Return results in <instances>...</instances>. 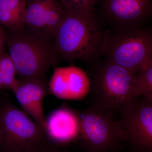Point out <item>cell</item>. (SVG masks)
<instances>
[{"label":"cell","mask_w":152,"mask_h":152,"mask_svg":"<svg viewBox=\"0 0 152 152\" xmlns=\"http://www.w3.org/2000/svg\"><path fill=\"white\" fill-rule=\"evenodd\" d=\"M40 152H69L64 147L58 146L49 144L45 148Z\"/></svg>","instance_id":"ac0fdd59"},{"label":"cell","mask_w":152,"mask_h":152,"mask_svg":"<svg viewBox=\"0 0 152 152\" xmlns=\"http://www.w3.org/2000/svg\"><path fill=\"white\" fill-rule=\"evenodd\" d=\"M66 12L59 0H27L23 15L24 25L53 40Z\"/></svg>","instance_id":"ba28073f"},{"label":"cell","mask_w":152,"mask_h":152,"mask_svg":"<svg viewBox=\"0 0 152 152\" xmlns=\"http://www.w3.org/2000/svg\"><path fill=\"white\" fill-rule=\"evenodd\" d=\"M134 76L137 96L152 98V56L144 63Z\"/></svg>","instance_id":"9a60e30c"},{"label":"cell","mask_w":152,"mask_h":152,"mask_svg":"<svg viewBox=\"0 0 152 152\" xmlns=\"http://www.w3.org/2000/svg\"><path fill=\"white\" fill-rule=\"evenodd\" d=\"M64 8L71 13H93L96 0H59Z\"/></svg>","instance_id":"2e32d148"},{"label":"cell","mask_w":152,"mask_h":152,"mask_svg":"<svg viewBox=\"0 0 152 152\" xmlns=\"http://www.w3.org/2000/svg\"><path fill=\"white\" fill-rule=\"evenodd\" d=\"M105 12L123 29L139 28L152 13L151 0H103Z\"/></svg>","instance_id":"8fae6325"},{"label":"cell","mask_w":152,"mask_h":152,"mask_svg":"<svg viewBox=\"0 0 152 152\" xmlns=\"http://www.w3.org/2000/svg\"><path fill=\"white\" fill-rule=\"evenodd\" d=\"M80 113V130L79 140L87 152H116L124 143L119 120L90 105Z\"/></svg>","instance_id":"8992f818"},{"label":"cell","mask_w":152,"mask_h":152,"mask_svg":"<svg viewBox=\"0 0 152 152\" xmlns=\"http://www.w3.org/2000/svg\"><path fill=\"white\" fill-rule=\"evenodd\" d=\"M7 31L0 26V53L4 52L7 42Z\"/></svg>","instance_id":"e0dca14e"},{"label":"cell","mask_w":152,"mask_h":152,"mask_svg":"<svg viewBox=\"0 0 152 152\" xmlns=\"http://www.w3.org/2000/svg\"><path fill=\"white\" fill-rule=\"evenodd\" d=\"M121 116L124 144L137 151L152 152V98H138Z\"/></svg>","instance_id":"52a82bcc"},{"label":"cell","mask_w":152,"mask_h":152,"mask_svg":"<svg viewBox=\"0 0 152 152\" xmlns=\"http://www.w3.org/2000/svg\"><path fill=\"white\" fill-rule=\"evenodd\" d=\"M101 53L105 55L107 61L134 74L152 56L151 32L136 28L103 35Z\"/></svg>","instance_id":"5b68a950"},{"label":"cell","mask_w":152,"mask_h":152,"mask_svg":"<svg viewBox=\"0 0 152 152\" xmlns=\"http://www.w3.org/2000/svg\"><path fill=\"white\" fill-rule=\"evenodd\" d=\"M102 37L93 13L66 12L53 39L58 59L71 62L92 61L101 53Z\"/></svg>","instance_id":"3957f363"},{"label":"cell","mask_w":152,"mask_h":152,"mask_svg":"<svg viewBox=\"0 0 152 152\" xmlns=\"http://www.w3.org/2000/svg\"><path fill=\"white\" fill-rule=\"evenodd\" d=\"M0 131L4 152H40L49 144L45 129L13 104L0 110Z\"/></svg>","instance_id":"277c9868"},{"label":"cell","mask_w":152,"mask_h":152,"mask_svg":"<svg viewBox=\"0 0 152 152\" xmlns=\"http://www.w3.org/2000/svg\"><path fill=\"white\" fill-rule=\"evenodd\" d=\"M48 91L47 81L39 80H20L13 91L23 111L44 129L46 127V118L43 101Z\"/></svg>","instance_id":"7c38bea8"},{"label":"cell","mask_w":152,"mask_h":152,"mask_svg":"<svg viewBox=\"0 0 152 152\" xmlns=\"http://www.w3.org/2000/svg\"><path fill=\"white\" fill-rule=\"evenodd\" d=\"M80 130V113L65 106L53 111L46 118L47 138L55 145L64 147L79 139Z\"/></svg>","instance_id":"30bf717a"},{"label":"cell","mask_w":152,"mask_h":152,"mask_svg":"<svg viewBox=\"0 0 152 152\" xmlns=\"http://www.w3.org/2000/svg\"><path fill=\"white\" fill-rule=\"evenodd\" d=\"M1 131H0V147H1Z\"/></svg>","instance_id":"ffe728a7"},{"label":"cell","mask_w":152,"mask_h":152,"mask_svg":"<svg viewBox=\"0 0 152 152\" xmlns=\"http://www.w3.org/2000/svg\"><path fill=\"white\" fill-rule=\"evenodd\" d=\"M49 91L61 99L80 100L89 93V77L76 66L55 67L48 83Z\"/></svg>","instance_id":"9c48e42d"},{"label":"cell","mask_w":152,"mask_h":152,"mask_svg":"<svg viewBox=\"0 0 152 152\" xmlns=\"http://www.w3.org/2000/svg\"><path fill=\"white\" fill-rule=\"evenodd\" d=\"M16 70L9 54L0 53V89L13 91L20 83L15 77Z\"/></svg>","instance_id":"5bb4252c"},{"label":"cell","mask_w":152,"mask_h":152,"mask_svg":"<svg viewBox=\"0 0 152 152\" xmlns=\"http://www.w3.org/2000/svg\"><path fill=\"white\" fill-rule=\"evenodd\" d=\"M116 152H140L138 151H134V150H132L130 148H129L128 150H123V147L121 148L120 149L118 150Z\"/></svg>","instance_id":"d6986e66"},{"label":"cell","mask_w":152,"mask_h":152,"mask_svg":"<svg viewBox=\"0 0 152 152\" xmlns=\"http://www.w3.org/2000/svg\"><path fill=\"white\" fill-rule=\"evenodd\" d=\"M6 45L20 80L46 81L58 60L53 40L24 26L7 31Z\"/></svg>","instance_id":"6da1fadb"},{"label":"cell","mask_w":152,"mask_h":152,"mask_svg":"<svg viewBox=\"0 0 152 152\" xmlns=\"http://www.w3.org/2000/svg\"><path fill=\"white\" fill-rule=\"evenodd\" d=\"M80 152H87L86 151H84V150H83V151H81Z\"/></svg>","instance_id":"44dd1931"},{"label":"cell","mask_w":152,"mask_h":152,"mask_svg":"<svg viewBox=\"0 0 152 152\" xmlns=\"http://www.w3.org/2000/svg\"><path fill=\"white\" fill-rule=\"evenodd\" d=\"M27 0H0V24L8 31L24 26L23 15Z\"/></svg>","instance_id":"4fadbf2b"},{"label":"cell","mask_w":152,"mask_h":152,"mask_svg":"<svg viewBox=\"0 0 152 152\" xmlns=\"http://www.w3.org/2000/svg\"><path fill=\"white\" fill-rule=\"evenodd\" d=\"M89 77L90 105L113 116L139 98L134 74L116 64L107 61L96 66Z\"/></svg>","instance_id":"7a4b0ae2"}]
</instances>
